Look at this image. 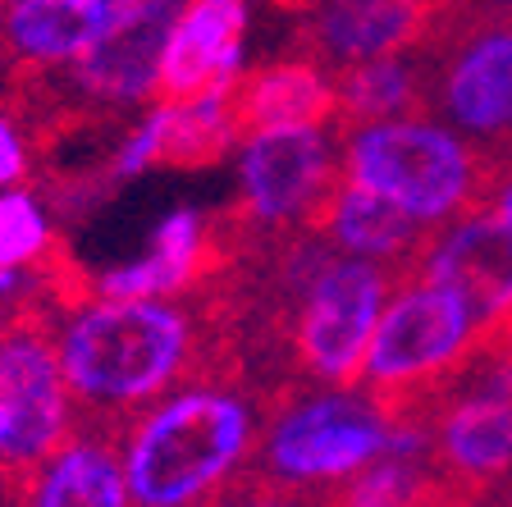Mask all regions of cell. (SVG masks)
Listing matches in <instances>:
<instances>
[{
    "mask_svg": "<svg viewBox=\"0 0 512 507\" xmlns=\"http://www.w3.org/2000/svg\"><path fill=\"white\" fill-rule=\"evenodd\" d=\"M293 14L302 23V55L325 74L412 51L430 23L421 0H302Z\"/></svg>",
    "mask_w": 512,
    "mask_h": 507,
    "instance_id": "obj_9",
    "label": "cell"
},
{
    "mask_svg": "<svg viewBox=\"0 0 512 507\" xmlns=\"http://www.w3.org/2000/svg\"><path fill=\"white\" fill-rule=\"evenodd\" d=\"M147 119L156 133V165L170 169H206L238 142L229 110H224V92L202 96V101H179V106L160 101Z\"/></svg>",
    "mask_w": 512,
    "mask_h": 507,
    "instance_id": "obj_19",
    "label": "cell"
},
{
    "mask_svg": "<svg viewBox=\"0 0 512 507\" xmlns=\"http://www.w3.org/2000/svg\"><path fill=\"white\" fill-rule=\"evenodd\" d=\"M270 402L234 375H197L160 398L124 439V480L138 507H202L224 498L256 448Z\"/></svg>",
    "mask_w": 512,
    "mask_h": 507,
    "instance_id": "obj_2",
    "label": "cell"
},
{
    "mask_svg": "<svg viewBox=\"0 0 512 507\" xmlns=\"http://www.w3.org/2000/svg\"><path fill=\"white\" fill-rule=\"evenodd\" d=\"M247 37V0H188L179 5L160 51L156 96L165 106L220 96L238 78Z\"/></svg>",
    "mask_w": 512,
    "mask_h": 507,
    "instance_id": "obj_11",
    "label": "cell"
},
{
    "mask_svg": "<svg viewBox=\"0 0 512 507\" xmlns=\"http://www.w3.org/2000/svg\"><path fill=\"white\" fill-rule=\"evenodd\" d=\"M138 0H0V51L28 69H64Z\"/></svg>",
    "mask_w": 512,
    "mask_h": 507,
    "instance_id": "obj_13",
    "label": "cell"
},
{
    "mask_svg": "<svg viewBox=\"0 0 512 507\" xmlns=\"http://www.w3.org/2000/svg\"><path fill=\"white\" fill-rule=\"evenodd\" d=\"M229 507H320V498L316 494H270V489H252V494H243Z\"/></svg>",
    "mask_w": 512,
    "mask_h": 507,
    "instance_id": "obj_22",
    "label": "cell"
},
{
    "mask_svg": "<svg viewBox=\"0 0 512 507\" xmlns=\"http://www.w3.org/2000/svg\"><path fill=\"white\" fill-rule=\"evenodd\" d=\"M224 110L238 142L266 128H325L334 119V83L307 55L261 64L224 87Z\"/></svg>",
    "mask_w": 512,
    "mask_h": 507,
    "instance_id": "obj_15",
    "label": "cell"
},
{
    "mask_svg": "<svg viewBox=\"0 0 512 507\" xmlns=\"http://www.w3.org/2000/svg\"><path fill=\"white\" fill-rule=\"evenodd\" d=\"M334 119L330 124L343 133L384 119H416L426 115V78L421 64L403 55H384V60H362L348 69H334Z\"/></svg>",
    "mask_w": 512,
    "mask_h": 507,
    "instance_id": "obj_17",
    "label": "cell"
},
{
    "mask_svg": "<svg viewBox=\"0 0 512 507\" xmlns=\"http://www.w3.org/2000/svg\"><path fill=\"white\" fill-rule=\"evenodd\" d=\"M10 439H14V407L0 398V462H5V453H10Z\"/></svg>",
    "mask_w": 512,
    "mask_h": 507,
    "instance_id": "obj_23",
    "label": "cell"
},
{
    "mask_svg": "<svg viewBox=\"0 0 512 507\" xmlns=\"http://www.w3.org/2000/svg\"><path fill=\"white\" fill-rule=\"evenodd\" d=\"M394 448V425L375 412L371 398L348 389L293 393L266 412V439H256L238 485L224 498L270 489V494H320L334 480Z\"/></svg>",
    "mask_w": 512,
    "mask_h": 507,
    "instance_id": "obj_5",
    "label": "cell"
},
{
    "mask_svg": "<svg viewBox=\"0 0 512 507\" xmlns=\"http://www.w3.org/2000/svg\"><path fill=\"white\" fill-rule=\"evenodd\" d=\"M238 179H243V197L234 215L261 243L293 229L316 233L348 169H343V151H330V138L320 128H266L247 138Z\"/></svg>",
    "mask_w": 512,
    "mask_h": 507,
    "instance_id": "obj_8",
    "label": "cell"
},
{
    "mask_svg": "<svg viewBox=\"0 0 512 507\" xmlns=\"http://www.w3.org/2000/svg\"><path fill=\"white\" fill-rule=\"evenodd\" d=\"M426 110L458 138L512 160V10L490 0H444L412 46Z\"/></svg>",
    "mask_w": 512,
    "mask_h": 507,
    "instance_id": "obj_4",
    "label": "cell"
},
{
    "mask_svg": "<svg viewBox=\"0 0 512 507\" xmlns=\"http://www.w3.org/2000/svg\"><path fill=\"white\" fill-rule=\"evenodd\" d=\"M55 243L51 224L32 192H5L0 188V275L32 265Z\"/></svg>",
    "mask_w": 512,
    "mask_h": 507,
    "instance_id": "obj_20",
    "label": "cell"
},
{
    "mask_svg": "<svg viewBox=\"0 0 512 507\" xmlns=\"http://www.w3.org/2000/svg\"><path fill=\"white\" fill-rule=\"evenodd\" d=\"M174 14H179V0H138L92 51L64 64L69 92L101 110H124L156 96V69Z\"/></svg>",
    "mask_w": 512,
    "mask_h": 507,
    "instance_id": "obj_10",
    "label": "cell"
},
{
    "mask_svg": "<svg viewBox=\"0 0 512 507\" xmlns=\"http://www.w3.org/2000/svg\"><path fill=\"white\" fill-rule=\"evenodd\" d=\"M348 179L384 192L421 224H444L490 211L508 179L512 160L458 138L453 128L426 119H384L343 133Z\"/></svg>",
    "mask_w": 512,
    "mask_h": 507,
    "instance_id": "obj_3",
    "label": "cell"
},
{
    "mask_svg": "<svg viewBox=\"0 0 512 507\" xmlns=\"http://www.w3.org/2000/svg\"><path fill=\"white\" fill-rule=\"evenodd\" d=\"M316 498L320 507H462L430 466V453H380Z\"/></svg>",
    "mask_w": 512,
    "mask_h": 507,
    "instance_id": "obj_18",
    "label": "cell"
},
{
    "mask_svg": "<svg viewBox=\"0 0 512 507\" xmlns=\"http://www.w3.org/2000/svg\"><path fill=\"white\" fill-rule=\"evenodd\" d=\"M10 498L19 507H133L124 462L92 434L64 439L32 471L10 476Z\"/></svg>",
    "mask_w": 512,
    "mask_h": 507,
    "instance_id": "obj_16",
    "label": "cell"
},
{
    "mask_svg": "<svg viewBox=\"0 0 512 507\" xmlns=\"http://www.w3.org/2000/svg\"><path fill=\"white\" fill-rule=\"evenodd\" d=\"M316 233H325L339 252L380 261L384 270H394L398 284L421 279V261H426L435 229L421 224L416 215H407L398 201H389L384 192L366 188L357 179H343L339 192L330 197L325 215H320Z\"/></svg>",
    "mask_w": 512,
    "mask_h": 507,
    "instance_id": "obj_12",
    "label": "cell"
},
{
    "mask_svg": "<svg viewBox=\"0 0 512 507\" xmlns=\"http://www.w3.org/2000/svg\"><path fill=\"white\" fill-rule=\"evenodd\" d=\"M23 174H28V151H23L19 128L0 110V188H14Z\"/></svg>",
    "mask_w": 512,
    "mask_h": 507,
    "instance_id": "obj_21",
    "label": "cell"
},
{
    "mask_svg": "<svg viewBox=\"0 0 512 507\" xmlns=\"http://www.w3.org/2000/svg\"><path fill=\"white\" fill-rule=\"evenodd\" d=\"M60 370L69 398L87 412L133 416L142 402L160 398L179 380L234 375L238 352L220 325L197 311H179L160 297H87L60 325Z\"/></svg>",
    "mask_w": 512,
    "mask_h": 507,
    "instance_id": "obj_1",
    "label": "cell"
},
{
    "mask_svg": "<svg viewBox=\"0 0 512 507\" xmlns=\"http://www.w3.org/2000/svg\"><path fill=\"white\" fill-rule=\"evenodd\" d=\"M421 279L453 288L476 316L512 311V224L503 215H462L448 233H435Z\"/></svg>",
    "mask_w": 512,
    "mask_h": 507,
    "instance_id": "obj_14",
    "label": "cell"
},
{
    "mask_svg": "<svg viewBox=\"0 0 512 507\" xmlns=\"http://www.w3.org/2000/svg\"><path fill=\"white\" fill-rule=\"evenodd\" d=\"M494 211H499L503 220L512 224V169H508V179H503V188H499V201H494Z\"/></svg>",
    "mask_w": 512,
    "mask_h": 507,
    "instance_id": "obj_24",
    "label": "cell"
},
{
    "mask_svg": "<svg viewBox=\"0 0 512 507\" xmlns=\"http://www.w3.org/2000/svg\"><path fill=\"white\" fill-rule=\"evenodd\" d=\"M471 320L476 311L435 279H412L398 288L389 311L375 320L357 380L384 421L403 425L416 402L444 380L448 366L471 343Z\"/></svg>",
    "mask_w": 512,
    "mask_h": 507,
    "instance_id": "obj_6",
    "label": "cell"
},
{
    "mask_svg": "<svg viewBox=\"0 0 512 507\" xmlns=\"http://www.w3.org/2000/svg\"><path fill=\"white\" fill-rule=\"evenodd\" d=\"M508 507H512V503H508Z\"/></svg>",
    "mask_w": 512,
    "mask_h": 507,
    "instance_id": "obj_25",
    "label": "cell"
},
{
    "mask_svg": "<svg viewBox=\"0 0 512 507\" xmlns=\"http://www.w3.org/2000/svg\"><path fill=\"white\" fill-rule=\"evenodd\" d=\"M398 275L380 261H334L316 284L307 288L284 334L288 375L298 389H357L362 380L366 343L384 311V297L398 293Z\"/></svg>",
    "mask_w": 512,
    "mask_h": 507,
    "instance_id": "obj_7",
    "label": "cell"
}]
</instances>
